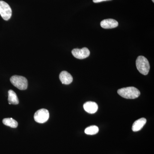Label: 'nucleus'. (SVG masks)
Here are the masks:
<instances>
[{
  "instance_id": "5",
  "label": "nucleus",
  "mask_w": 154,
  "mask_h": 154,
  "mask_svg": "<svg viewBox=\"0 0 154 154\" xmlns=\"http://www.w3.org/2000/svg\"><path fill=\"white\" fill-rule=\"evenodd\" d=\"M49 118V112L45 109H41L37 110L34 115V120L39 123L46 122Z\"/></svg>"
},
{
  "instance_id": "13",
  "label": "nucleus",
  "mask_w": 154,
  "mask_h": 154,
  "mask_svg": "<svg viewBox=\"0 0 154 154\" xmlns=\"http://www.w3.org/2000/svg\"><path fill=\"white\" fill-rule=\"evenodd\" d=\"M99 128L96 125H92L87 128L85 130L86 134L88 135H94L99 132Z\"/></svg>"
},
{
  "instance_id": "4",
  "label": "nucleus",
  "mask_w": 154,
  "mask_h": 154,
  "mask_svg": "<svg viewBox=\"0 0 154 154\" xmlns=\"http://www.w3.org/2000/svg\"><path fill=\"white\" fill-rule=\"evenodd\" d=\"M12 14V9L8 4L4 1H0V15L2 18L8 21L11 19Z\"/></svg>"
},
{
  "instance_id": "8",
  "label": "nucleus",
  "mask_w": 154,
  "mask_h": 154,
  "mask_svg": "<svg viewBox=\"0 0 154 154\" xmlns=\"http://www.w3.org/2000/svg\"><path fill=\"white\" fill-rule=\"evenodd\" d=\"M59 78L61 82L64 85H69L73 81V78L71 75L65 71H63L60 73Z\"/></svg>"
},
{
  "instance_id": "15",
  "label": "nucleus",
  "mask_w": 154,
  "mask_h": 154,
  "mask_svg": "<svg viewBox=\"0 0 154 154\" xmlns=\"http://www.w3.org/2000/svg\"><path fill=\"white\" fill-rule=\"evenodd\" d=\"M152 1L153 2H154V0H152Z\"/></svg>"
},
{
  "instance_id": "14",
  "label": "nucleus",
  "mask_w": 154,
  "mask_h": 154,
  "mask_svg": "<svg viewBox=\"0 0 154 154\" xmlns=\"http://www.w3.org/2000/svg\"><path fill=\"white\" fill-rule=\"evenodd\" d=\"M108 1H111V0H93V2L95 3H97Z\"/></svg>"
},
{
  "instance_id": "11",
  "label": "nucleus",
  "mask_w": 154,
  "mask_h": 154,
  "mask_svg": "<svg viewBox=\"0 0 154 154\" xmlns=\"http://www.w3.org/2000/svg\"><path fill=\"white\" fill-rule=\"evenodd\" d=\"M8 101L9 105H17L19 104V101L17 94L13 90H10L8 91Z\"/></svg>"
},
{
  "instance_id": "10",
  "label": "nucleus",
  "mask_w": 154,
  "mask_h": 154,
  "mask_svg": "<svg viewBox=\"0 0 154 154\" xmlns=\"http://www.w3.org/2000/svg\"><path fill=\"white\" fill-rule=\"evenodd\" d=\"M146 122V119L145 118H141L134 122L132 126V130L134 132L139 131L143 128Z\"/></svg>"
},
{
  "instance_id": "7",
  "label": "nucleus",
  "mask_w": 154,
  "mask_h": 154,
  "mask_svg": "<svg viewBox=\"0 0 154 154\" xmlns=\"http://www.w3.org/2000/svg\"><path fill=\"white\" fill-rule=\"evenodd\" d=\"M118 22L114 19H109L102 20L100 23L101 27L105 29H111L118 26Z\"/></svg>"
},
{
  "instance_id": "3",
  "label": "nucleus",
  "mask_w": 154,
  "mask_h": 154,
  "mask_svg": "<svg viewBox=\"0 0 154 154\" xmlns=\"http://www.w3.org/2000/svg\"><path fill=\"white\" fill-rule=\"evenodd\" d=\"M10 81L13 85L19 90H25L28 88V80L25 77L15 75L11 77Z\"/></svg>"
},
{
  "instance_id": "9",
  "label": "nucleus",
  "mask_w": 154,
  "mask_h": 154,
  "mask_svg": "<svg viewBox=\"0 0 154 154\" xmlns=\"http://www.w3.org/2000/svg\"><path fill=\"white\" fill-rule=\"evenodd\" d=\"M84 108L88 113L93 114L97 112L98 109V106L96 102H88L84 104Z\"/></svg>"
},
{
  "instance_id": "2",
  "label": "nucleus",
  "mask_w": 154,
  "mask_h": 154,
  "mask_svg": "<svg viewBox=\"0 0 154 154\" xmlns=\"http://www.w3.org/2000/svg\"><path fill=\"white\" fill-rule=\"evenodd\" d=\"M137 68L142 74L147 75L150 70V65L146 58L143 56H140L137 59L136 62Z\"/></svg>"
},
{
  "instance_id": "1",
  "label": "nucleus",
  "mask_w": 154,
  "mask_h": 154,
  "mask_svg": "<svg viewBox=\"0 0 154 154\" xmlns=\"http://www.w3.org/2000/svg\"><path fill=\"white\" fill-rule=\"evenodd\" d=\"M117 93L121 97L127 99H134L140 96V91L133 87L121 88L117 91Z\"/></svg>"
},
{
  "instance_id": "12",
  "label": "nucleus",
  "mask_w": 154,
  "mask_h": 154,
  "mask_svg": "<svg viewBox=\"0 0 154 154\" xmlns=\"http://www.w3.org/2000/svg\"><path fill=\"white\" fill-rule=\"evenodd\" d=\"M3 123L5 125L13 128H16L18 125L17 122L12 118L4 119Z\"/></svg>"
},
{
  "instance_id": "6",
  "label": "nucleus",
  "mask_w": 154,
  "mask_h": 154,
  "mask_svg": "<svg viewBox=\"0 0 154 154\" xmlns=\"http://www.w3.org/2000/svg\"><path fill=\"white\" fill-rule=\"evenodd\" d=\"M72 53L74 57L79 59H84L88 57L90 54V51L87 48H83L82 49L75 48L72 51Z\"/></svg>"
}]
</instances>
